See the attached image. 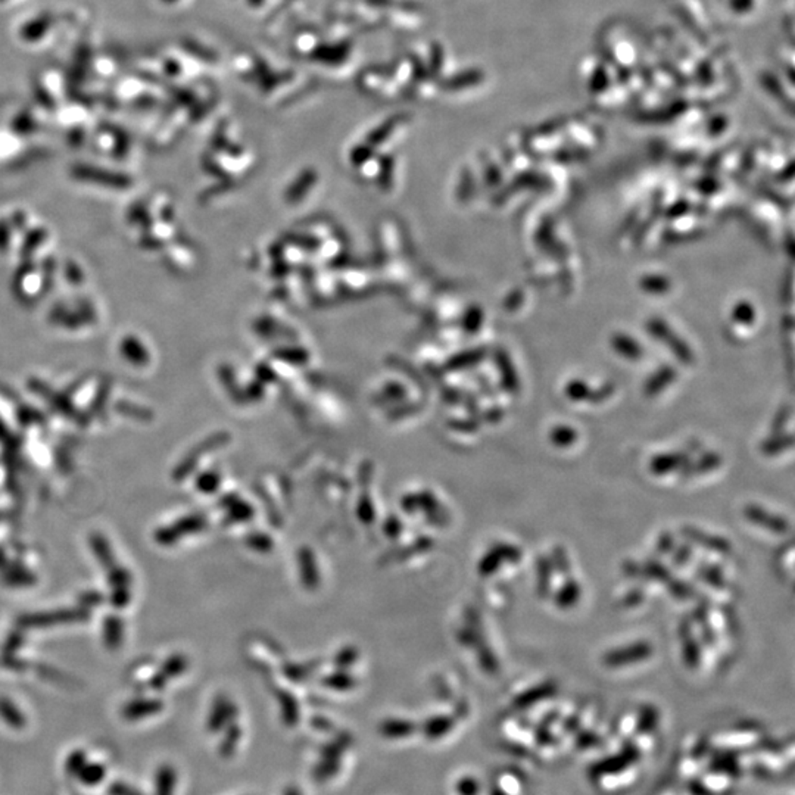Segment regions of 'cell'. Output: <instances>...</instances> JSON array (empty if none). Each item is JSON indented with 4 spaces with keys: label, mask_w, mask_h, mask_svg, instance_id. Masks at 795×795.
<instances>
[{
    "label": "cell",
    "mask_w": 795,
    "mask_h": 795,
    "mask_svg": "<svg viewBox=\"0 0 795 795\" xmlns=\"http://www.w3.org/2000/svg\"><path fill=\"white\" fill-rule=\"evenodd\" d=\"M791 446H792V436L791 434H785V436H778L766 441L763 444L762 451L765 456L773 457V456H778V453H781L782 451H786Z\"/></svg>",
    "instance_id": "obj_15"
},
{
    "label": "cell",
    "mask_w": 795,
    "mask_h": 795,
    "mask_svg": "<svg viewBox=\"0 0 795 795\" xmlns=\"http://www.w3.org/2000/svg\"><path fill=\"white\" fill-rule=\"evenodd\" d=\"M680 535H682L689 543L701 546L707 551H713L722 556H728L732 551V543L729 539L721 535L707 534L704 530H699L698 527L694 526H684L680 529Z\"/></svg>",
    "instance_id": "obj_3"
},
{
    "label": "cell",
    "mask_w": 795,
    "mask_h": 795,
    "mask_svg": "<svg viewBox=\"0 0 795 795\" xmlns=\"http://www.w3.org/2000/svg\"><path fill=\"white\" fill-rule=\"evenodd\" d=\"M743 514L747 521L759 527H763L774 535H785L791 529V524L785 517L770 513V511H767L762 505L747 504L743 509Z\"/></svg>",
    "instance_id": "obj_2"
},
{
    "label": "cell",
    "mask_w": 795,
    "mask_h": 795,
    "mask_svg": "<svg viewBox=\"0 0 795 795\" xmlns=\"http://www.w3.org/2000/svg\"><path fill=\"white\" fill-rule=\"evenodd\" d=\"M672 553H673L672 564L676 567V569H685L689 561L692 560L694 550L689 543H682L679 546H675V550Z\"/></svg>",
    "instance_id": "obj_17"
},
{
    "label": "cell",
    "mask_w": 795,
    "mask_h": 795,
    "mask_svg": "<svg viewBox=\"0 0 795 795\" xmlns=\"http://www.w3.org/2000/svg\"><path fill=\"white\" fill-rule=\"evenodd\" d=\"M679 636L682 643V658L688 669H697L701 662V643L692 633V624L689 619H684L679 624Z\"/></svg>",
    "instance_id": "obj_4"
},
{
    "label": "cell",
    "mask_w": 795,
    "mask_h": 795,
    "mask_svg": "<svg viewBox=\"0 0 795 795\" xmlns=\"http://www.w3.org/2000/svg\"><path fill=\"white\" fill-rule=\"evenodd\" d=\"M502 563H504V560L501 558L498 551L495 550V548H492V550L482 558L479 570L483 576H490L500 569Z\"/></svg>",
    "instance_id": "obj_16"
},
{
    "label": "cell",
    "mask_w": 795,
    "mask_h": 795,
    "mask_svg": "<svg viewBox=\"0 0 795 795\" xmlns=\"http://www.w3.org/2000/svg\"><path fill=\"white\" fill-rule=\"evenodd\" d=\"M642 572L643 576L650 580L654 582H660V583H667L673 576L669 567H666L661 561H658L657 558H650L645 561V564L642 565Z\"/></svg>",
    "instance_id": "obj_11"
},
{
    "label": "cell",
    "mask_w": 795,
    "mask_h": 795,
    "mask_svg": "<svg viewBox=\"0 0 795 795\" xmlns=\"http://www.w3.org/2000/svg\"><path fill=\"white\" fill-rule=\"evenodd\" d=\"M557 691V687L554 685V682H543L538 687H534L527 689L526 692L520 694L516 698V706L519 707H527L530 704H535L538 701H542V699L548 698V697H553Z\"/></svg>",
    "instance_id": "obj_10"
},
{
    "label": "cell",
    "mask_w": 795,
    "mask_h": 795,
    "mask_svg": "<svg viewBox=\"0 0 795 795\" xmlns=\"http://www.w3.org/2000/svg\"><path fill=\"white\" fill-rule=\"evenodd\" d=\"M177 776L173 767L162 766L157 773V795H173Z\"/></svg>",
    "instance_id": "obj_12"
},
{
    "label": "cell",
    "mask_w": 795,
    "mask_h": 795,
    "mask_svg": "<svg viewBox=\"0 0 795 795\" xmlns=\"http://www.w3.org/2000/svg\"><path fill=\"white\" fill-rule=\"evenodd\" d=\"M722 466V457L718 456L717 452H707L704 456L697 460L695 463H691V460L679 470V475L682 476L684 479H692L695 476H701V475H707L710 471H714L716 468H718Z\"/></svg>",
    "instance_id": "obj_6"
},
{
    "label": "cell",
    "mask_w": 795,
    "mask_h": 795,
    "mask_svg": "<svg viewBox=\"0 0 795 795\" xmlns=\"http://www.w3.org/2000/svg\"><path fill=\"white\" fill-rule=\"evenodd\" d=\"M577 439V434L573 429L569 427H557L553 433H551V441L556 446L560 448H565V446H570L576 442Z\"/></svg>",
    "instance_id": "obj_18"
},
{
    "label": "cell",
    "mask_w": 795,
    "mask_h": 795,
    "mask_svg": "<svg viewBox=\"0 0 795 795\" xmlns=\"http://www.w3.org/2000/svg\"><path fill=\"white\" fill-rule=\"evenodd\" d=\"M79 773H80V779L86 785H96L103 779L105 769L99 765H90V766L84 765V767Z\"/></svg>",
    "instance_id": "obj_19"
},
{
    "label": "cell",
    "mask_w": 795,
    "mask_h": 795,
    "mask_svg": "<svg viewBox=\"0 0 795 795\" xmlns=\"http://www.w3.org/2000/svg\"><path fill=\"white\" fill-rule=\"evenodd\" d=\"M68 770L71 773H79L86 765V755L83 752H74L68 759Z\"/></svg>",
    "instance_id": "obj_27"
},
{
    "label": "cell",
    "mask_w": 795,
    "mask_h": 795,
    "mask_svg": "<svg viewBox=\"0 0 795 795\" xmlns=\"http://www.w3.org/2000/svg\"><path fill=\"white\" fill-rule=\"evenodd\" d=\"M623 570H624V575H626V576H628L629 579H641V577L643 576L642 567H641L639 564L633 563V561H631V563H626V564H624Z\"/></svg>",
    "instance_id": "obj_28"
},
{
    "label": "cell",
    "mask_w": 795,
    "mask_h": 795,
    "mask_svg": "<svg viewBox=\"0 0 795 795\" xmlns=\"http://www.w3.org/2000/svg\"><path fill=\"white\" fill-rule=\"evenodd\" d=\"M697 576L717 591H723L728 585L722 567L714 563L704 561L703 564H699L697 567Z\"/></svg>",
    "instance_id": "obj_9"
},
{
    "label": "cell",
    "mask_w": 795,
    "mask_h": 795,
    "mask_svg": "<svg viewBox=\"0 0 795 795\" xmlns=\"http://www.w3.org/2000/svg\"><path fill=\"white\" fill-rule=\"evenodd\" d=\"M675 546L676 543H675L673 534L669 532V530H665V532H661V535L658 536L655 551L658 556H669L675 550Z\"/></svg>",
    "instance_id": "obj_21"
},
{
    "label": "cell",
    "mask_w": 795,
    "mask_h": 795,
    "mask_svg": "<svg viewBox=\"0 0 795 795\" xmlns=\"http://www.w3.org/2000/svg\"><path fill=\"white\" fill-rule=\"evenodd\" d=\"M643 599H645V594H643L642 590L635 588L626 592V595L620 599V605L623 609H635L643 602Z\"/></svg>",
    "instance_id": "obj_22"
},
{
    "label": "cell",
    "mask_w": 795,
    "mask_h": 795,
    "mask_svg": "<svg viewBox=\"0 0 795 795\" xmlns=\"http://www.w3.org/2000/svg\"><path fill=\"white\" fill-rule=\"evenodd\" d=\"M701 642L704 643L706 647H714L717 643V633L714 631V628L710 624V621L701 624Z\"/></svg>",
    "instance_id": "obj_26"
},
{
    "label": "cell",
    "mask_w": 795,
    "mask_h": 795,
    "mask_svg": "<svg viewBox=\"0 0 795 795\" xmlns=\"http://www.w3.org/2000/svg\"><path fill=\"white\" fill-rule=\"evenodd\" d=\"M721 610H722L723 620L726 621L728 632H729L732 636H735V635L738 633V629H740V626H738V616H736L735 610L731 607V605H723V607H722Z\"/></svg>",
    "instance_id": "obj_25"
},
{
    "label": "cell",
    "mask_w": 795,
    "mask_h": 795,
    "mask_svg": "<svg viewBox=\"0 0 795 795\" xmlns=\"http://www.w3.org/2000/svg\"><path fill=\"white\" fill-rule=\"evenodd\" d=\"M550 561L553 564V569L556 572H558L561 576H564L565 579L572 576V565H570V560L569 556H567L565 548L561 545H556L553 548V553L550 557Z\"/></svg>",
    "instance_id": "obj_13"
},
{
    "label": "cell",
    "mask_w": 795,
    "mask_h": 795,
    "mask_svg": "<svg viewBox=\"0 0 795 795\" xmlns=\"http://www.w3.org/2000/svg\"><path fill=\"white\" fill-rule=\"evenodd\" d=\"M667 590L670 595L676 599H689L695 595V588L691 583H687L680 579L672 577L667 583Z\"/></svg>",
    "instance_id": "obj_14"
},
{
    "label": "cell",
    "mask_w": 795,
    "mask_h": 795,
    "mask_svg": "<svg viewBox=\"0 0 795 795\" xmlns=\"http://www.w3.org/2000/svg\"><path fill=\"white\" fill-rule=\"evenodd\" d=\"M689 461V457L684 452H667L655 456L650 461V473L657 478L670 475L682 468Z\"/></svg>",
    "instance_id": "obj_5"
},
{
    "label": "cell",
    "mask_w": 795,
    "mask_h": 795,
    "mask_svg": "<svg viewBox=\"0 0 795 795\" xmlns=\"http://www.w3.org/2000/svg\"><path fill=\"white\" fill-rule=\"evenodd\" d=\"M449 726H451V722L448 721L446 717H442V718H438V721H433L432 723H429V726L426 728V733H427L429 738H439V736H444L448 732Z\"/></svg>",
    "instance_id": "obj_24"
},
{
    "label": "cell",
    "mask_w": 795,
    "mask_h": 795,
    "mask_svg": "<svg viewBox=\"0 0 795 795\" xmlns=\"http://www.w3.org/2000/svg\"><path fill=\"white\" fill-rule=\"evenodd\" d=\"M553 564L550 557L541 556L536 560V595L541 599L548 598L551 594V585H553Z\"/></svg>",
    "instance_id": "obj_8"
},
{
    "label": "cell",
    "mask_w": 795,
    "mask_h": 795,
    "mask_svg": "<svg viewBox=\"0 0 795 795\" xmlns=\"http://www.w3.org/2000/svg\"><path fill=\"white\" fill-rule=\"evenodd\" d=\"M709 616H710V599L707 597H704L703 601H699L697 604V607L692 611V620L695 623H698L699 626L701 624L709 621Z\"/></svg>",
    "instance_id": "obj_23"
},
{
    "label": "cell",
    "mask_w": 795,
    "mask_h": 795,
    "mask_svg": "<svg viewBox=\"0 0 795 795\" xmlns=\"http://www.w3.org/2000/svg\"><path fill=\"white\" fill-rule=\"evenodd\" d=\"M494 548L498 551V554L501 556V558H502L504 561H507V563L516 564V563H519V561L521 560V556H523V554H521V550H520L519 546H516V545H509V543L501 542V543L494 545Z\"/></svg>",
    "instance_id": "obj_20"
},
{
    "label": "cell",
    "mask_w": 795,
    "mask_h": 795,
    "mask_svg": "<svg viewBox=\"0 0 795 795\" xmlns=\"http://www.w3.org/2000/svg\"><path fill=\"white\" fill-rule=\"evenodd\" d=\"M580 597H582L580 585L570 576L564 580V583L554 594V604L560 610H569L573 609L579 602Z\"/></svg>",
    "instance_id": "obj_7"
},
{
    "label": "cell",
    "mask_w": 795,
    "mask_h": 795,
    "mask_svg": "<svg viewBox=\"0 0 795 795\" xmlns=\"http://www.w3.org/2000/svg\"><path fill=\"white\" fill-rule=\"evenodd\" d=\"M654 650L648 641H636L629 645L614 648L602 655V665L616 669L636 665V662L645 661L653 655Z\"/></svg>",
    "instance_id": "obj_1"
}]
</instances>
